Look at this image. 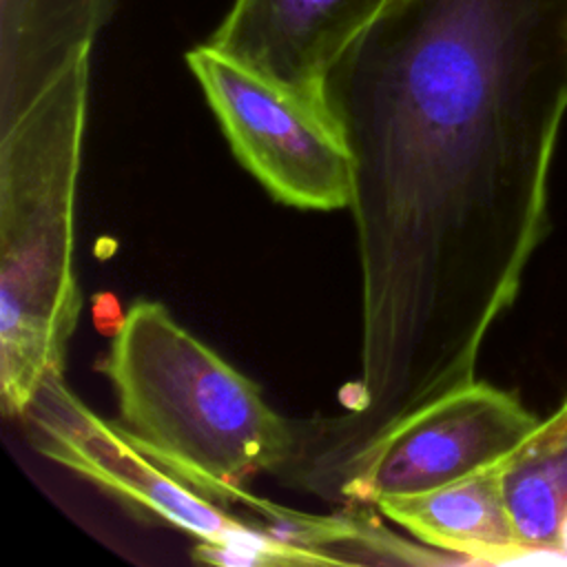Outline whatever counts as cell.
Segmentation results:
<instances>
[{
    "label": "cell",
    "instance_id": "obj_7",
    "mask_svg": "<svg viewBox=\"0 0 567 567\" xmlns=\"http://www.w3.org/2000/svg\"><path fill=\"white\" fill-rule=\"evenodd\" d=\"M390 0H235L206 44L315 100L346 47Z\"/></svg>",
    "mask_w": 567,
    "mask_h": 567
},
{
    "label": "cell",
    "instance_id": "obj_8",
    "mask_svg": "<svg viewBox=\"0 0 567 567\" xmlns=\"http://www.w3.org/2000/svg\"><path fill=\"white\" fill-rule=\"evenodd\" d=\"M113 0H0V126L91 53Z\"/></svg>",
    "mask_w": 567,
    "mask_h": 567
},
{
    "label": "cell",
    "instance_id": "obj_9",
    "mask_svg": "<svg viewBox=\"0 0 567 567\" xmlns=\"http://www.w3.org/2000/svg\"><path fill=\"white\" fill-rule=\"evenodd\" d=\"M501 467L412 496L381 501L377 509L414 538L474 560H523L525 551L512 527Z\"/></svg>",
    "mask_w": 567,
    "mask_h": 567
},
{
    "label": "cell",
    "instance_id": "obj_5",
    "mask_svg": "<svg viewBox=\"0 0 567 567\" xmlns=\"http://www.w3.org/2000/svg\"><path fill=\"white\" fill-rule=\"evenodd\" d=\"M235 157L281 204L306 210L350 208L354 159L326 100L301 95L210 44L186 53Z\"/></svg>",
    "mask_w": 567,
    "mask_h": 567
},
{
    "label": "cell",
    "instance_id": "obj_10",
    "mask_svg": "<svg viewBox=\"0 0 567 567\" xmlns=\"http://www.w3.org/2000/svg\"><path fill=\"white\" fill-rule=\"evenodd\" d=\"M503 496L523 558L567 563L558 554L560 525L567 509V487L545 419L538 436L501 470Z\"/></svg>",
    "mask_w": 567,
    "mask_h": 567
},
{
    "label": "cell",
    "instance_id": "obj_3",
    "mask_svg": "<svg viewBox=\"0 0 567 567\" xmlns=\"http://www.w3.org/2000/svg\"><path fill=\"white\" fill-rule=\"evenodd\" d=\"M89 58H78L0 126V405L18 416L64 372L80 319L73 268Z\"/></svg>",
    "mask_w": 567,
    "mask_h": 567
},
{
    "label": "cell",
    "instance_id": "obj_4",
    "mask_svg": "<svg viewBox=\"0 0 567 567\" xmlns=\"http://www.w3.org/2000/svg\"><path fill=\"white\" fill-rule=\"evenodd\" d=\"M31 445L126 505L199 540L197 556L224 565L334 563L275 538L266 525L244 523L144 454L117 425L89 410L64 383L47 377L20 414Z\"/></svg>",
    "mask_w": 567,
    "mask_h": 567
},
{
    "label": "cell",
    "instance_id": "obj_6",
    "mask_svg": "<svg viewBox=\"0 0 567 567\" xmlns=\"http://www.w3.org/2000/svg\"><path fill=\"white\" fill-rule=\"evenodd\" d=\"M543 425L516 394L474 379L385 427L341 467L328 492L374 507L423 494L505 465Z\"/></svg>",
    "mask_w": 567,
    "mask_h": 567
},
{
    "label": "cell",
    "instance_id": "obj_1",
    "mask_svg": "<svg viewBox=\"0 0 567 567\" xmlns=\"http://www.w3.org/2000/svg\"><path fill=\"white\" fill-rule=\"evenodd\" d=\"M352 159L361 266L354 401L306 427L328 492L385 427L476 379L549 233L567 117V0H390L323 82Z\"/></svg>",
    "mask_w": 567,
    "mask_h": 567
},
{
    "label": "cell",
    "instance_id": "obj_11",
    "mask_svg": "<svg viewBox=\"0 0 567 567\" xmlns=\"http://www.w3.org/2000/svg\"><path fill=\"white\" fill-rule=\"evenodd\" d=\"M565 403H567V396H565Z\"/></svg>",
    "mask_w": 567,
    "mask_h": 567
},
{
    "label": "cell",
    "instance_id": "obj_2",
    "mask_svg": "<svg viewBox=\"0 0 567 567\" xmlns=\"http://www.w3.org/2000/svg\"><path fill=\"white\" fill-rule=\"evenodd\" d=\"M102 370L117 399V427L144 454L208 498L250 507L270 534L297 516L246 485L290 467L299 430L164 303L140 299L126 310Z\"/></svg>",
    "mask_w": 567,
    "mask_h": 567
}]
</instances>
